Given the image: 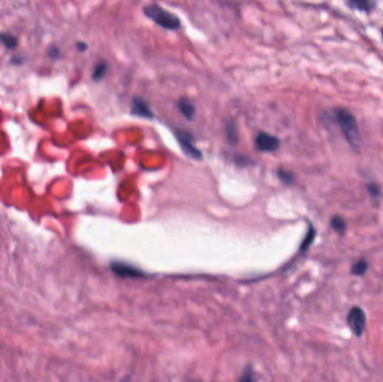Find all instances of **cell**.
<instances>
[{
  "label": "cell",
  "mask_w": 383,
  "mask_h": 382,
  "mask_svg": "<svg viewBox=\"0 0 383 382\" xmlns=\"http://www.w3.org/2000/svg\"><path fill=\"white\" fill-rule=\"evenodd\" d=\"M349 5L352 7L353 9H358V10H371L374 7L373 2L362 1V0H355V1H350Z\"/></svg>",
  "instance_id": "obj_9"
},
{
  "label": "cell",
  "mask_w": 383,
  "mask_h": 382,
  "mask_svg": "<svg viewBox=\"0 0 383 382\" xmlns=\"http://www.w3.org/2000/svg\"><path fill=\"white\" fill-rule=\"evenodd\" d=\"M176 138L179 142V145L182 147V149L184 150V153L187 155V156L196 159V161L202 159V153L193 145L192 137L189 134H186L185 131L183 130H176Z\"/></svg>",
  "instance_id": "obj_4"
},
{
  "label": "cell",
  "mask_w": 383,
  "mask_h": 382,
  "mask_svg": "<svg viewBox=\"0 0 383 382\" xmlns=\"http://www.w3.org/2000/svg\"><path fill=\"white\" fill-rule=\"evenodd\" d=\"M278 175H279V178H280V180L282 182H285V183H291V182H293V180H294L293 174H291L290 172H288V170L280 169V170H279Z\"/></svg>",
  "instance_id": "obj_16"
},
{
  "label": "cell",
  "mask_w": 383,
  "mask_h": 382,
  "mask_svg": "<svg viewBox=\"0 0 383 382\" xmlns=\"http://www.w3.org/2000/svg\"><path fill=\"white\" fill-rule=\"evenodd\" d=\"M330 224H332L333 229L336 230L337 232H343V231L345 230V226H346L345 221L343 220V218H341V217H334L332 218Z\"/></svg>",
  "instance_id": "obj_14"
},
{
  "label": "cell",
  "mask_w": 383,
  "mask_h": 382,
  "mask_svg": "<svg viewBox=\"0 0 383 382\" xmlns=\"http://www.w3.org/2000/svg\"><path fill=\"white\" fill-rule=\"evenodd\" d=\"M240 382H254V377L251 372H245L240 379Z\"/></svg>",
  "instance_id": "obj_17"
},
{
  "label": "cell",
  "mask_w": 383,
  "mask_h": 382,
  "mask_svg": "<svg viewBox=\"0 0 383 382\" xmlns=\"http://www.w3.org/2000/svg\"><path fill=\"white\" fill-rule=\"evenodd\" d=\"M107 71H108V65L106 64L105 62H101L100 64L95 66L94 72H93V79L95 80V81H99V80H101L103 77H105Z\"/></svg>",
  "instance_id": "obj_12"
},
{
  "label": "cell",
  "mask_w": 383,
  "mask_h": 382,
  "mask_svg": "<svg viewBox=\"0 0 383 382\" xmlns=\"http://www.w3.org/2000/svg\"><path fill=\"white\" fill-rule=\"evenodd\" d=\"M143 14L147 17L151 19L157 25L162 26L163 28L166 29H178L181 27V21H179L177 16L170 14L158 5H148L143 8Z\"/></svg>",
  "instance_id": "obj_2"
},
{
  "label": "cell",
  "mask_w": 383,
  "mask_h": 382,
  "mask_svg": "<svg viewBox=\"0 0 383 382\" xmlns=\"http://www.w3.org/2000/svg\"><path fill=\"white\" fill-rule=\"evenodd\" d=\"M226 134H227V138L229 140L232 142V145L235 141H238V135H237V126H235L234 122H229L226 126Z\"/></svg>",
  "instance_id": "obj_13"
},
{
  "label": "cell",
  "mask_w": 383,
  "mask_h": 382,
  "mask_svg": "<svg viewBox=\"0 0 383 382\" xmlns=\"http://www.w3.org/2000/svg\"><path fill=\"white\" fill-rule=\"evenodd\" d=\"M336 120L341 127V130L346 138V140L354 148H357L358 144H360V135H358L357 123L353 114L345 109H337Z\"/></svg>",
  "instance_id": "obj_1"
},
{
  "label": "cell",
  "mask_w": 383,
  "mask_h": 382,
  "mask_svg": "<svg viewBox=\"0 0 383 382\" xmlns=\"http://www.w3.org/2000/svg\"><path fill=\"white\" fill-rule=\"evenodd\" d=\"M78 49L81 52H83L87 49V46H86L85 43H78Z\"/></svg>",
  "instance_id": "obj_21"
},
{
  "label": "cell",
  "mask_w": 383,
  "mask_h": 382,
  "mask_svg": "<svg viewBox=\"0 0 383 382\" xmlns=\"http://www.w3.org/2000/svg\"><path fill=\"white\" fill-rule=\"evenodd\" d=\"M348 324L356 336H361L365 329L366 317L361 307H353L348 315Z\"/></svg>",
  "instance_id": "obj_3"
},
{
  "label": "cell",
  "mask_w": 383,
  "mask_h": 382,
  "mask_svg": "<svg viewBox=\"0 0 383 382\" xmlns=\"http://www.w3.org/2000/svg\"><path fill=\"white\" fill-rule=\"evenodd\" d=\"M235 161H237L238 164H242L243 166L248 165V164H250L251 162H252V161H251V159L246 158V156H237V158H235Z\"/></svg>",
  "instance_id": "obj_19"
},
{
  "label": "cell",
  "mask_w": 383,
  "mask_h": 382,
  "mask_svg": "<svg viewBox=\"0 0 383 382\" xmlns=\"http://www.w3.org/2000/svg\"><path fill=\"white\" fill-rule=\"evenodd\" d=\"M366 270H368V262L365 260H360L353 265L352 273L356 274V276H362L365 273Z\"/></svg>",
  "instance_id": "obj_10"
},
{
  "label": "cell",
  "mask_w": 383,
  "mask_h": 382,
  "mask_svg": "<svg viewBox=\"0 0 383 382\" xmlns=\"http://www.w3.org/2000/svg\"><path fill=\"white\" fill-rule=\"evenodd\" d=\"M0 41H1L5 46L8 47V49H15L16 45H17V39H16L13 35L9 34H2L0 33Z\"/></svg>",
  "instance_id": "obj_11"
},
{
  "label": "cell",
  "mask_w": 383,
  "mask_h": 382,
  "mask_svg": "<svg viewBox=\"0 0 383 382\" xmlns=\"http://www.w3.org/2000/svg\"><path fill=\"white\" fill-rule=\"evenodd\" d=\"M255 147L260 152H274L279 148L280 146V141L276 136L267 134V133H260L258 134V136L255 137L254 140Z\"/></svg>",
  "instance_id": "obj_5"
},
{
  "label": "cell",
  "mask_w": 383,
  "mask_h": 382,
  "mask_svg": "<svg viewBox=\"0 0 383 382\" xmlns=\"http://www.w3.org/2000/svg\"><path fill=\"white\" fill-rule=\"evenodd\" d=\"M314 237H315V231H314V229L312 228V226H310V229H309L308 232H307L306 237L304 239V241H302L301 249L305 250V249L308 248V246H310V244H312L313 240H314Z\"/></svg>",
  "instance_id": "obj_15"
},
{
  "label": "cell",
  "mask_w": 383,
  "mask_h": 382,
  "mask_svg": "<svg viewBox=\"0 0 383 382\" xmlns=\"http://www.w3.org/2000/svg\"><path fill=\"white\" fill-rule=\"evenodd\" d=\"M111 268H112V272L114 273H117L118 276H121V277H139V276H141L140 270L135 268L134 266H131V265L122 264V262H113L112 266H111Z\"/></svg>",
  "instance_id": "obj_7"
},
{
  "label": "cell",
  "mask_w": 383,
  "mask_h": 382,
  "mask_svg": "<svg viewBox=\"0 0 383 382\" xmlns=\"http://www.w3.org/2000/svg\"><path fill=\"white\" fill-rule=\"evenodd\" d=\"M369 191L371 195H372L373 197H378L380 196V190H379V188L377 185H369Z\"/></svg>",
  "instance_id": "obj_18"
},
{
  "label": "cell",
  "mask_w": 383,
  "mask_h": 382,
  "mask_svg": "<svg viewBox=\"0 0 383 382\" xmlns=\"http://www.w3.org/2000/svg\"><path fill=\"white\" fill-rule=\"evenodd\" d=\"M57 54H59V51L56 49V47H53V49H52V50L50 51V55H51V56L55 57Z\"/></svg>",
  "instance_id": "obj_20"
},
{
  "label": "cell",
  "mask_w": 383,
  "mask_h": 382,
  "mask_svg": "<svg viewBox=\"0 0 383 382\" xmlns=\"http://www.w3.org/2000/svg\"><path fill=\"white\" fill-rule=\"evenodd\" d=\"M178 109L187 120H191V119L194 118L195 107L193 103H192L190 100H187V99H181V100H179Z\"/></svg>",
  "instance_id": "obj_8"
},
{
  "label": "cell",
  "mask_w": 383,
  "mask_h": 382,
  "mask_svg": "<svg viewBox=\"0 0 383 382\" xmlns=\"http://www.w3.org/2000/svg\"><path fill=\"white\" fill-rule=\"evenodd\" d=\"M131 113L137 115L140 118L146 119H153L154 113L149 106L147 105L146 101H143L141 98H135L133 100V105H131Z\"/></svg>",
  "instance_id": "obj_6"
}]
</instances>
